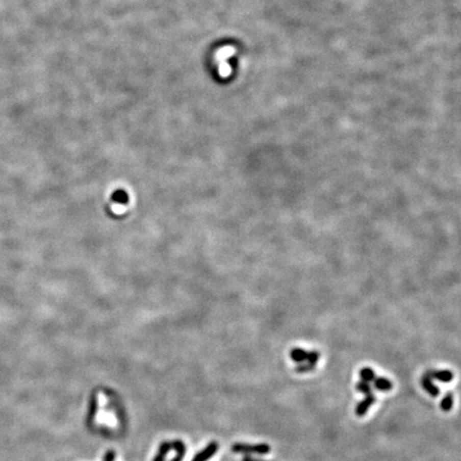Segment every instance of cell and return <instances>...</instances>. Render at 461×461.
<instances>
[{"label":"cell","instance_id":"6da1fadb","mask_svg":"<svg viewBox=\"0 0 461 461\" xmlns=\"http://www.w3.org/2000/svg\"><path fill=\"white\" fill-rule=\"evenodd\" d=\"M232 451L234 453H243V454H260L265 455L270 452V446L268 444H257L249 445L243 443H235L232 446Z\"/></svg>","mask_w":461,"mask_h":461},{"label":"cell","instance_id":"7a4b0ae2","mask_svg":"<svg viewBox=\"0 0 461 461\" xmlns=\"http://www.w3.org/2000/svg\"><path fill=\"white\" fill-rule=\"evenodd\" d=\"M218 451V443L211 442L203 451H201L198 455H195L191 461H207L212 458Z\"/></svg>","mask_w":461,"mask_h":461},{"label":"cell","instance_id":"3957f363","mask_svg":"<svg viewBox=\"0 0 461 461\" xmlns=\"http://www.w3.org/2000/svg\"><path fill=\"white\" fill-rule=\"evenodd\" d=\"M375 401H376V398H375V396L373 394L366 395V398L364 400H362L355 408V414H356V416L363 417Z\"/></svg>","mask_w":461,"mask_h":461},{"label":"cell","instance_id":"277c9868","mask_svg":"<svg viewBox=\"0 0 461 461\" xmlns=\"http://www.w3.org/2000/svg\"><path fill=\"white\" fill-rule=\"evenodd\" d=\"M422 383H423L424 389H425L426 391H427L431 396H433V397L439 396V394H440V390H439V388L436 387V386L432 383V381H431V379H430L429 376L426 375V376L423 378Z\"/></svg>","mask_w":461,"mask_h":461},{"label":"cell","instance_id":"5b68a950","mask_svg":"<svg viewBox=\"0 0 461 461\" xmlns=\"http://www.w3.org/2000/svg\"><path fill=\"white\" fill-rule=\"evenodd\" d=\"M427 376L432 377L437 380H440L442 382H449L452 381L454 375L452 372L449 371H437V372H430Z\"/></svg>","mask_w":461,"mask_h":461},{"label":"cell","instance_id":"8992f818","mask_svg":"<svg viewBox=\"0 0 461 461\" xmlns=\"http://www.w3.org/2000/svg\"><path fill=\"white\" fill-rule=\"evenodd\" d=\"M171 446L175 448L176 451V457L173 459L172 461H182L183 458L185 457V453H186V447L185 444H184L182 441L180 440H175L171 443Z\"/></svg>","mask_w":461,"mask_h":461},{"label":"cell","instance_id":"52a82bcc","mask_svg":"<svg viewBox=\"0 0 461 461\" xmlns=\"http://www.w3.org/2000/svg\"><path fill=\"white\" fill-rule=\"evenodd\" d=\"M374 385H375L376 389H378L379 391H385V392L390 391L392 388H393V385H392V382L387 378H375Z\"/></svg>","mask_w":461,"mask_h":461},{"label":"cell","instance_id":"ba28073f","mask_svg":"<svg viewBox=\"0 0 461 461\" xmlns=\"http://www.w3.org/2000/svg\"><path fill=\"white\" fill-rule=\"evenodd\" d=\"M171 447H172L171 443H169V442L161 443L160 446H159L158 454L156 455V457L154 458L153 461H165V459H166V457H167V455H168Z\"/></svg>","mask_w":461,"mask_h":461},{"label":"cell","instance_id":"9c48e42d","mask_svg":"<svg viewBox=\"0 0 461 461\" xmlns=\"http://www.w3.org/2000/svg\"><path fill=\"white\" fill-rule=\"evenodd\" d=\"M291 356H292V359H293L295 362L301 363V362H303V361H306L308 352H306L304 349H302V348H294V349L291 351Z\"/></svg>","mask_w":461,"mask_h":461},{"label":"cell","instance_id":"30bf717a","mask_svg":"<svg viewBox=\"0 0 461 461\" xmlns=\"http://www.w3.org/2000/svg\"><path fill=\"white\" fill-rule=\"evenodd\" d=\"M111 199L115 203H120V204H127V202L130 201L129 194L126 193L124 190H115L111 195Z\"/></svg>","mask_w":461,"mask_h":461},{"label":"cell","instance_id":"8fae6325","mask_svg":"<svg viewBox=\"0 0 461 461\" xmlns=\"http://www.w3.org/2000/svg\"><path fill=\"white\" fill-rule=\"evenodd\" d=\"M453 405H454V396L451 392H448L446 396L441 401V409L444 412H448V411H451V409L453 408Z\"/></svg>","mask_w":461,"mask_h":461},{"label":"cell","instance_id":"7c38bea8","mask_svg":"<svg viewBox=\"0 0 461 461\" xmlns=\"http://www.w3.org/2000/svg\"><path fill=\"white\" fill-rule=\"evenodd\" d=\"M360 376H361V378H362L363 381H366V382L374 381L375 378H376V375H375L374 371L372 370V368H370V367H364V368H362L361 372H360Z\"/></svg>","mask_w":461,"mask_h":461},{"label":"cell","instance_id":"4fadbf2b","mask_svg":"<svg viewBox=\"0 0 461 461\" xmlns=\"http://www.w3.org/2000/svg\"><path fill=\"white\" fill-rule=\"evenodd\" d=\"M356 390L360 391V392H362V393L365 394V395H370V394H372V388H371V386H370V382L363 381V380H362L361 382H359L358 385H356Z\"/></svg>","mask_w":461,"mask_h":461},{"label":"cell","instance_id":"5bb4252c","mask_svg":"<svg viewBox=\"0 0 461 461\" xmlns=\"http://www.w3.org/2000/svg\"><path fill=\"white\" fill-rule=\"evenodd\" d=\"M319 355H320V354H319L318 351H310V352H308L306 361L309 362V364L316 365L317 362H318V360H319Z\"/></svg>","mask_w":461,"mask_h":461},{"label":"cell","instance_id":"9a60e30c","mask_svg":"<svg viewBox=\"0 0 461 461\" xmlns=\"http://www.w3.org/2000/svg\"><path fill=\"white\" fill-rule=\"evenodd\" d=\"M314 367H315V365H312V364L300 365V366H297L296 371H297L298 373H306V372H310V371L314 370Z\"/></svg>","mask_w":461,"mask_h":461},{"label":"cell","instance_id":"2e32d148","mask_svg":"<svg viewBox=\"0 0 461 461\" xmlns=\"http://www.w3.org/2000/svg\"><path fill=\"white\" fill-rule=\"evenodd\" d=\"M114 459H115V453L113 451L107 452L105 457H104V461H114Z\"/></svg>","mask_w":461,"mask_h":461},{"label":"cell","instance_id":"e0dca14e","mask_svg":"<svg viewBox=\"0 0 461 461\" xmlns=\"http://www.w3.org/2000/svg\"><path fill=\"white\" fill-rule=\"evenodd\" d=\"M243 461H262V460H255V459H253V458H251V457L248 456V457H245Z\"/></svg>","mask_w":461,"mask_h":461}]
</instances>
